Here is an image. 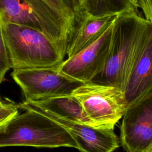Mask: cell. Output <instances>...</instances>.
Returning <instances> with one entry per match:
<instances>
[{
    "label": "cell",
    "instance_id": "1",
    "mask_svg": "<svg viewBox=\"0 0 152 152\" xmlns=\"http://www.w3.org/2000/svg\"><path fill=\"white\" fill-rule=\"evenodd\" d=\"M134 6L117 15L107 59L91 83L115 87L124 91L137 55L152 31V24Z\"/></svg>",
    "mask_w": 152,
    "mask_h": 152
},
{
    "label": "cell",
    "instance_id": "2",
    "mask_svg": "<svg viewBox=\"0 0 152 152\" xmlns=\"http://www.w3.org/2000/svg\"><path fill=\"white\" fill-rule=\"evenodd\" d=\"M24 110L0 126V148L29 146L77 149L74 138L61 125L37 111Z\"/></svg>",
    "mask_w": 152,
    "mask_h": 152
},
{
    "label": "cell",
    "instance_id": "3",
    "mask_svg": "<svg viewBox=\"0 0 152 152\" xmlns=\"http://www.w3.org/2000/svg\"><path fill=\"white\" fill-rule=\"evenodd\" d=\"M2 24L12 69L56 68L64 61L58 46L43 32L26 26Z\"/></svg>",
    "mask_w": 152,
    "mask_h": 152
},
{
    "label": "cell",
    "instance_id": "4",
    "mask_svg": "<svg viewBox=\"0 0 152 152\" xmlns=\"http://www.w3.org/2000/svg\"><path fill=\"white\" fill-rule=\"evenodd\" d=\"M0 20L43 32L66 56L71 31L65 20L44 0H0Z\"/></svg>",
    "mask_w": 152,
    "mask_h": 152
},
{
    "label": "cell",
    "instance_id": "5",
    "mask_svg": "<svg viewBox=\"0 0 152 152\" xmlns=\"http://www.w3.org/2000/svg\"><path fill=\"white\" fill-rule=\"evenodd\" d=\"M73 94L96 126H114L127 107L124 93L110 86L89 82L77 88Z\"/></svg>",
    "mask_w": 152,
    "mask_h": 152
},
{
    "label": "cell",
    "instance_id": "6",
    "mask_svg": "<svg viewBox=\"0 0 152 152\" xmlns=\"http://www.w3.org/2000/svg\"><path fill=\"white\" fill-rule=\"evenodd\" d=\"M11 76L28 101L72 94L84 84L62 73L58 67L13 69Z\"/></svg>",
    "mask_w": 152,
    "mask_h": 152
},
{
    "label": "cell",
    "instance_id": "7",
    "mask_svg": "<svg viewBox=\"0 0 152 152\" xmlns=\"http://www.w3.org/2000/svg\"><path fill=\"white\" fill-rule=\"evenodd\" d=\"M121 142L126 152H147L152 145V92L129 105L122 116Z\"/></svg>",
    "mask_w": 152,
    "mask_h": 152
},
{
    "label": "cell",
    "instance_id": "8",
    "mask_svg": "<svg viewBox=\"0 0 152 152\" xmlns=\"http://www.w3.org/2000/svg\"><path fill=\"white\" fill-rule=\"evenodd\" d=\"M113 26V23L94 43L64 60L58 67L59 71L82 83L90 82L103 69L107 59Z\"/></svg>",
    "mask_w": 152,
    "mask_h": 152
},
{
    "label": "cell",
    "instance_id": "9",
    "mask_svg": "<svg viewBox=\"0 0 152 152\" xmlns=\"http://www.w3.org/2000/svg\"><path fill=\"white\" fill-rule=\"evenodd\" d=\"M151 92L152 31L137 55L123 91L127 107Z\"/></svg>",
    "mask_w": 152,
    "mask_h": 152
},
{
    "label": "cell",
    "instance_id": "10",
    "mask_svg": "<svg viewBox=\"0 0 152 152\" xmlns=\"http://www.w3.org/2000/svg\"><path fill=\"white\" fill-rule=\"evenodd\" d=\"M117 15L93 17L86 14L68 43L67 58L75 55L97 40L113 23Z\"/></svg>",
    "mask_w": 152,
    "mask_h": 152
},
{
    "label": "cell",
    "instance_id": "11",
    "mask_svg": "<svg viewBox=\"0 0 152 152\" xmlns=\"http://www.w3.org/2000/svg\"><path fill=\"white\" fill-rule=\"evenodd\" d=\"M31 102L61 118L94 126L87 116L81 102L73 94Z\"/></svg>",
    "mask_w": 152,
    "mask_h": 152
},
{
    "label": "cell",
    "instance_id": "12",
    "mask_svg": "<svg viewBox=\"0 0 152 152\" xmlns=\"http://www.w3.org/2000/svg\"><path fill=\"white\" fill-rule=\"evenodd\" d=\"M134 5L130 0H83L81 7L93 17L118 15Z\"/></svg>",
    "mask_w": 152,
    "mask_h": 152
},
{
    "label": "cell",
    "instance_id": "13",
    "mask_svg": "<svg viewBox=\"0 0 152 152\" xmlns=\"http://www.w3.org/2000/svg\"><path fill=\"white\" fill-rule=\"evenodd\" d=\"M44 1L65 20L69 26L72 37L82 20L86 15V13L81 9L79 0Z\"/></svg>",
    "mask_w": 152,
    "mask_h": 152
},
{
    "label": "cell",
    "instance_id": "14",
    "mask_svg": "<svg viewBox=\"0 0 152 152\" xmlns=\"http://www.w3.org/2000/svg\"><path fill=\"white\" fill-rule=\"evenodd\" d=\"M11 68V65L4 39L2 24L0 20V84L5 80V74Z\"/></svg>",
    "mask_w": 152,
    "mask_h": 152
},
{
    "label": "cell",
    "instance_id": "15",
    "mask_svg": "<svg viewBox=\"0 0 152 152\" xmlns=\"http://www.w3.org/2000/svg\"><path fill=\"white\" fill-rule=\"evenodd\" d=\"M18 106L12 102L0 104V126L18 113Z\"/></svg>",
    "mask_w": 152,
    "mask_h": 152
},
{
    "label": "cell",
    "instance_id": "16",
    "mask_svg": "<svg viewBox=\"0 0 152 152\" xmlns=\"http://www.w3.org/2000/svg\"><path fill=\"white\" fill-rule=\"evenodd\" d=\"M135 7L142 10L145 18L152 24V0H137Z\"/></svg>",
    "mask_w": 152,
    "mask_h": 152
},
{
    "label": "cell",
    "instance_id": "17",
    "mask_svg": "<svg viewBox=\"0 0 152 152\" xmlns=\"http://www.w3.org/2000/svg\"><path fill=\"white\" fill-rule=\"evenodd\" d=\"M137 0H130V1L131 2V3L135 6V2H137Z\"/></svg>",
    "mask_w": 152,
    "mask_h": 152
},
{
    "label": "cell",
    "instance_id": "18",
    "mask_svg": "<svg viewBox=\"0 0 152 152\" xmlns=\"http://www.w3.org/2000/svg\"><path fill=\"white\" fill-rule=\"evenodd\" d=\"M147 152H152V145H151V147H150V148L148 149V150L147 151Z\"/></svg>",
    "mask_w": 152,
    "mask_h": 152
},
{
    "label": "cell",
    "instance_id": "19",
    "mask_svg": "<svg viewBox=\"0 0 152 152\" xmlns=\"http://www.w3.org/2000/svg\"><path fill=\"white\" fill-rule=\"evenodd\" d=\"M82 1H83V0H79L80 3V5H81V2H82Z\"/></svg>",
    "mask_w": 152,
    "mask_h": 152
},
{
    "label": "cell",
    "instance_id": "20",
    "mask_svg": "<svg viewBox=\"0 0 152 152\" xmlns=\"http://www.w3.org/2000/svg\"><path fill=\"white\" fill-rule=\"evenodd\" d=\"M2 103V102H0V104H1Z\"/></svg>",
    "mask_w": 152,
    "mask_h": 152
},
{
    "label": "cell",
    "instance_id": "21",
    "mask_svg": "<svg viewBox=\"0 0 152 152\" xmlns=\"http://www.w3.org/2000/svg\"><path fill=\"white\" fill-rule=\"evenodd\" d=\"M0 102H1V98H0Z\"/></svg>",
    "mask_w": 152,
    "mask_h": 152
}]
</instances>
